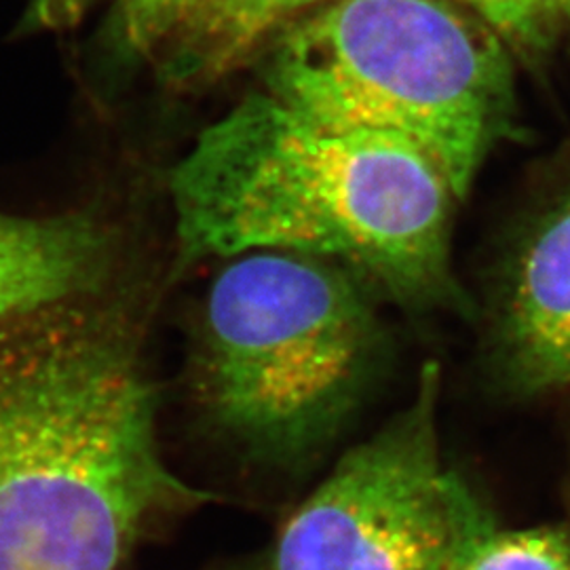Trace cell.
<instances>
[{
    "label": "cell",
    "instance_id": "obj_1",
    "mask_svg": "<svg viewBox=\"0 0 570 570\" xmlns=\"http://www.w3.org/2000/svg\"><path fill=\"white\" fill-rule=\"evenodd\" d=\"M169 193L184 258L294 252L343 261L404 298L450 289L442 171L410 144L247 96L199 134Z\"/></svg>",
    "mask_w": 570,
    "mask_h": 570
},
{
    "label": "cell",
    "instance_id": "obj_2",
    "mask_svg": "<svg viewBox=\"0 0 570 570\" xmlns=\"http://www.w3.org/2000/svg\"><path fill=\"white\" fill-rule=\"evenodd\" d=\"M134 341L51 324L0 336V570H119L207 501L165 461Z\"/></svg>",
    "mask_w": 570,
    "mask_h": 570
},
{
    "label": "cell",
    "instance_id": "obj_3",
    "mask_svg": "<svg viewBox=\"0 0 570 570\" xmlns=\"http://www.w3.org/2000/svg\"><path fill=\"white\" fill-rule=\"evenodd\" d=\"M266 89L315 121L410 144L454 197L510 121L501 37L452 0H330L279 35Z\"/></svg>",
    "mask_w": 570,
    "mask_h": 570
},
{
    "label": "cell",
    "instance_id": "obj_4",
    "mask_svg": "<svg viewBox=\"0 0 570 570\" xmlns=\"http://www.w3.org/2000/svg\"><path fill=\"white\" fill-rule=\"evenodd\" d=\"M374 320L351 275L294 252H252L218 273L205 306L197 391L209 423L256 463L294 469L355 412Z\"/></svg>",
    "mask_w": 570,
    "mask_h": 570
},
{
    "label": "cell",
    "instance_id": "obj_5",
    "mask_svg": "<svg viewBox=\"0 0 570 570\" xmlns=\"http://www.w3.org/2000/svg\"><path fill=\"white\" fill-rule=\"evenodd\" d=\"M440 367L412 404L348 450L289 515L271 570H454L489 511L444 468Z\"/></svg>",
    "mask_w": 570,
    "mask_h": 570
},
{
    "label": "cell",
    "instance_id": "obj_6",
    "mask_svg": "<svg viewBox=\"0 0 570 570\" xmlns=\"http://www.w3.org/2000/svg\"><path fill=\"white\" fill-rule=\"evenodd\" d=\"M503 348L524 391L570 389V197L541 220L515 261Z\"/></svg>",
    "mask_w": 570,
    "mask_h": 570
},
{
    "label": "cell",
    "instance_id": "obj_7",
    "mask_svg": "<svg viewBox=\"0 0 570 570\" xmlns=\"http://www.w3.org/2000/svg\"><path fill=\"white\" fill-rule=\"evenodd\" d=\"M104 254V233L87 216L0 214V324L85 292Z\"/></svg>",
    "mask_w": 570,
    "mask_h": 570
},
{
    "label": "cell",
    "instance_id": "obj_8",
    "mask_svg": "<svg viewBox=\"0 0 570 570\" xmlns=\"http://www.w3.org/2000/svg\"><path fill=\"white\" fill-rule=\"evenodd\" d=\"M330 0H202L165 42L161 72L174 87L207 85L235 70L271 32Z\"/></svg>",
    "mask_w": 570,
    "mask_h": 570
},
{
    "label": "cell",
    "instance_id": "obj_9",
    "mask_svg": "<svg viewBox=\"0 0 570 570\" xmlns=\"http://www.w3.org/2000/svg\"><path fill=\"white\" fill-rule=\"evenodd\" d=\"M454 570H570V532L562 527L501 530L489 518L469 537Z\"/></svg>",
    "mask_w": 570,
    "mask_h": 570
},
{
    "label": "cell",
    "instance_id": "obj_10",
    "mask_svg": "<svg viewBox=\"0 0 570 570\" xmlns=\"http://www.w3.org/2000/svg\"><path fill=\"white\" fill-rule=\"evenodd\" d=\"M202 0H119V35L136 53H148L169 41Z\"/></svg>",
    "mask_w": 570,
    "mask_h": 570
},
{
    "label": "cell",
    "instance_id": "obj_11",
    "mask_svg": "<svg viewBox=\"0 0 570 570\" xmlns=\"http://www.w3.org/2000/svg\"><path fill=\"white\" fill-rule=\"evenodd\" d=\"M471 9L499 37L518 45H539L546 32L551 0H456Z\"/></svg>",
    "mask_w": 570,
    "mask_h": 570
},
{
    "label": "cell",
    "instance_id": "obj_12",
    "mask_svg": "<svg viewBox=\"0 0 570 570\" xmlns=\"http://www.w3.org/2000/svg\"><path fill=\"white\" fill-rule=\"evenodd\" d=\"M91 0H32L28 23L39 30H61L81 20Z\"/></svg>",
    "mask_w": 570,
    "mask_h": 570
},
{
    "label": "cell",
    "instance_id": "obj_13",
    "mask_svg": "<svg viewBox=\"0 0 570 570\" xmlns=\"http://www.w3.org/2000/svg\"><path fill=\"white\" fill-rule=\"evenodd\" d=\"M551 9L567 21L570 28V0H551Z\"/></svg>",
    "mask_w": 570,
    "mask_h": 570
},
{
    "label": "cell",
    "instance_id": "obj_14",
    "mask_svg": "<svg viewBox=\"0 0 570 570\" xmlns=\"http://www.w3.org/2000/svg\"><path fill=\"white\" fill-rule=\"evenodd\" d=\"M218 570H265V567H263L261 560H245V562H237V564H230V567Z\"/></svg>",
    "mask_w": 570,
    "mask_h": 570
}]
</instances>
